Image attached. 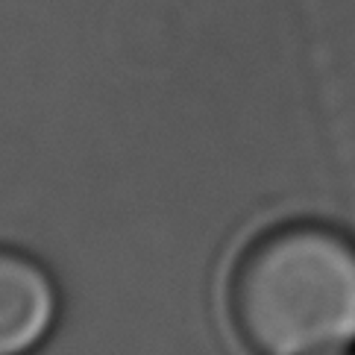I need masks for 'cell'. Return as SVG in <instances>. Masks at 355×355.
I'll use <instances>...</instances> for the list:
<instances>
[{
  "mask_svg": "<svg viewBox=\"0 0 355 355\" xmlns=\"http://www.w3.org/2000/svg\"><path fill=\"white\" fill-rule=\"evenodd\" d=\"M232 320L256 355H340L355 344V241L288 223L247 247L232 276Z\"/></svg>",
  "mask_w": 355,
  "mask_h": 355,
  "instance_id": "obj_1",
  "label": "cell"
},
{
  "mask_svg": "<svg viewBox=\"0 0 355 355\" xmlns=\"http://www.w3.org/2000/svg\"><path fill=\"white\" fill-rule=\"evenodd\" d=\"M340 355H344V352H340Z\"/></svg>",
  "mask_w": 355,
  "mask_h": 355,
  "instance_id": "obj_3",
  "label": "cell"
},
{
  "mask_svg": "<svg viewBox=\"0 0 355 355\" xmlns=\"http://www.w3.org/2000/svg\"><path fill=\"white\" fill-rule=\"evenodd\" d=\"M59 317L56 282L33 256L0 247V355L42 347Z\"/></svg>",
  "mask_w": 355,
  "mask_h": 355,
  "instance_id": "obj_2",
  "label": "cell"
}]
</instances>
